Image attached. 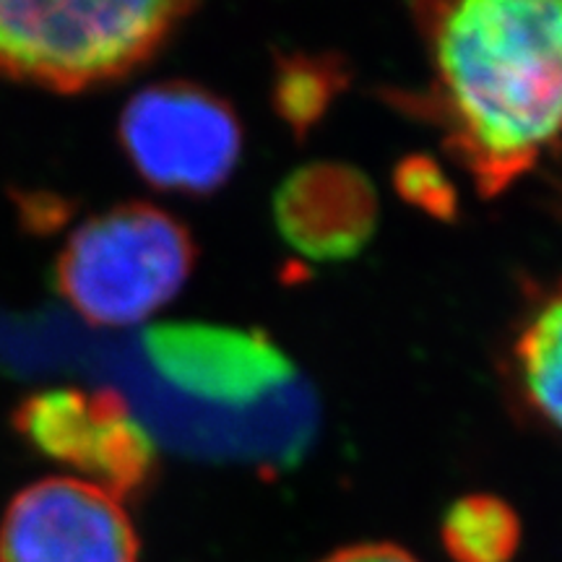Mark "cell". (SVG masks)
<instances>
[{
	"instance_id": "obj_1",
	"label": "cell",
	"mask_w": 562,
	"mask_h": 562,
	"mask_svg": "<svg viewBox=\"0 0 562 562\" xmlns=\"http://www.w3.org/2000/svg\"><path fill=\"white\" fill-rule=\"evenodd\" d=\"M432 110L476 191L497 195L562 144V0L417 9Z\"/></svg>"
},
{
	"instance_id": "obj_2",
	"label": "cell",
	"mask_w": 562,
	"mask_h": 562,
	"mask_svg": "<svg viewBox=\"0 0 562 562\" xmlns=\"http://www.w3.org/2000/svg\"><path fill=\"white\" fill-rule=\"evenodd\" d=\"M193 11L175 0H0V76L74 94L154 58Z\"/></svg>"
},
{
	"instance_id": "obj_3",
	"label": "cell",
	"mask_w": 562,
	"mask_h": 562,
	"mask_svg": "<svg viewBox=\"0 0 562 562\" xmlns=\"http://www.w3.org/2000/svg\"><path fill=\"white\" fill-rule=\"evenodd\" d=\"M195 263L186 224L151 203H121L83 222L55 263L60 297L91 326L125 328L178 297Z\"/></svg>"
},
{
	"instance_id": "obj_4",
	"label": "cell",
	"mask_w": 562,
	"mask_h": 562,
	"mask_svg": "<svg viewBox=\"0 0 562 562\" xmlns=\"http://www.w3.org/2000/svg\"><path fill=\"white\" fill-rule=\"evenodd\" d=\"M121 144L149 186L203 195L222 188L243 151L235 110L188 81L140 89L121 115Z\"/></svg>"
},
{
	"instance_id": "obj_5",
	"label": "cell",
	"mask_w": 562,
	"mask_h": 562,
	"mask_svg": "<svg viewBox=\"0 0 562 562\" xmlns=\"http://www.w3.org/2000/svg\"><path fill=\"white\" fill-rule=\"evenodd\" d=\"M13 425L40 453L68 463L117 501L151 480L157 451L115 391L55 389L26 398Z\"/></svg>"
},
{
	"instance_id": "obj_6",
	"label": "cell",
	"mask_w": 562,
	"mask_h": 562,
	"mask_svg": "<svg viewBox=\"0 0 562 562\" xmlns=\"http://www.w3.org/2000/svg\"><path fill=\"white\" fill-rule=\"evenodd\" d=\"M0 562H138V533L108 490L50 476L21 490L5 508Z\"/></svg>"
},
{
	"instance_id": "obj_7",
	"label": "cell",
	"mask_w": 562,
	"mask_h": 562,
	"mask_svg": "<svg viewBox=\"0 0 562 562\" xmlns=\"http://www.w3.org/2000/svg\"><path fill=\"white\" fill-rule=\"evenodd\" d=\"M144 344L167 383L227 409L269 404L297 383L294 362L261 331L170 323L151 328Z\"/></svg>"
},
{
	"instance_id": "obj_8",
	"label": "cell",
	"mask_w": 562,
	"mask_h": 562,
	"mask_svg": "<svg viewBox=\"0 0 562 562\" xmlns=\"http://www.w3.org/2000/svg\"><path fill=\"white\" fill-rule=\"evenodd\" d=\"M281 240L315 263L360 256L378 227V191L368 175L341 161H311L273 193Z\"/></svg>"
},
{
	"instance_id": "obj_9",
	"label": "cell",
	"mask_w": 562,
	"mask_h": 562,
	"mask_svg": "<svg viewBox=\"0 0 562 562\" xmlns=\"http://www.w3.org/2000/svg\"><path fill=\"white\" fill-rule=\"evenodd\" d=\"M513 362L526 402L562 432V286L526 315Z\"/></svg>"
},
{
	"instance_id": "obj_10",
	"label": "cell",
	"mask_w": 562,
	"mask_h": 562,
	"mask_svg": "<svg viewBox=\"0 0 562 562\" xmlns=\"http://www.w3.org/2000/svg\"><path fill=\"white\" fill-rule=\"evenodd\" d=\"M440 539L453 562H510L521 547V518L503 497L463 495L442 516Z\"/></svg>"
},
{
	"instance_id": "obj_11",
	"label": "cell",
	"mask_w": 562,
	"mask_h": 562,
	"mask_svg": "<svg viewBox=\"0 0 562 562\" xmlns=\"http://www.w3.org/2000/svg\"><path fill=\"white\" fill-rule=\"evenodd\" d=\"M344 83L347 76L331 58L292 55L281 60L273 74V110L294 133H305L326 115Z\"/></svg>"
},
{
	"instance_id": "obj_12",
	"label": "cell",
	"mask_w": 562,
	"mask_h": 562,
	"mask_svg": "<svg viewBox=\"0 0 562 562\" xmlns=\"http://www.w3.org/2000/svg\"><path fill=\"white\" fill-rule=\"evenodd\" d=\"M393 182H396V191L402 193L406 203L435 216V220H451L456 214L459 193L435 159L414 154L396 167Z\"/></svg>"
},
{
	"instance_id": "obj_13",
	"label": "cell",
	"mask_w": 562,
	"mask_h": 562,
	"mask_svg": "<svg viewBox=\"0 0 562 562\" xmlns=\"http://www.w3.org/2000/svg\"><path fill=\"white\" fill-rule=\"evenodd\" d=\"M321 562H419L414 554H409L396 544L370 542V544H351L344 550H336Z\"/></svg>"
}]
</instances>
